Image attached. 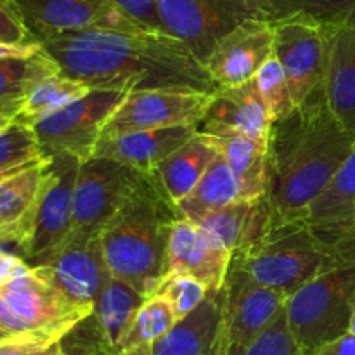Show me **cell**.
<instances>
[{"label": "cell", "instance_id": "obj_1", "mask_svg": "<svg viewBox=\"0 0 355 355\" xmlns=\"http://www.w3.org/2000/svg\"><path fill=\"white\" fill-rule=\"evenodd\" d=\"M61 75L90 89L146 92L189 90L217 94L207 66L180 40L146 30H87L42 42Z\"/></svg>", "mask_w": 355, "mask_h": 355}, {"label": "cell", "instance_id": "obj_2", "mask_svg": "<svg viewBox=\"0 0 355 355\" xmlns=\"http://www.w3.org/2000/svg\"><path fill=\"white\" fill-rule=\"evenodd\" d=\"M354 146L355 132L336 120L322 85L274 121L266 196L272 224L304 222Z\"/></svg>", "mask_w": 355, "mask_h": 355}, {"label": "cell", "instance_id": "obj_3", "mask_svg": "<svg viewBox=\"0 0 355 355\" xmlns=\"http://www.w3.org/2000/svg\"><path fill=\"white\" fill-rule=\"evenodd\" d=\"M177 207L151 175H142L99 234L111 276L153 297L168 274L166 255Z\"/></svg>", "mask_w": 355, "mask_h": 355}, {"label": "cell", "instance_id": "obj_4", "mask_svg": "<svg viewBox=\"0 0 355 355\" xmlns=\"http://www.w3.org/2000/svg\"><path fill=\"white\" fill-rule=\"evenodd\" d=\"M340 263L345 262L305 222L272 224L259 243L231 259L232 267L286 297Z\"/></svg>", "mask_w": 355, "mask_h": 355}, {"label": "cell", "instance_id": "obj_5", "mask_svg": "<svg viewBox=\"0 0 355 355\" xmlns=\"http://www.w3.org/2000/svg\"><path fill=\"white\" fill-rule=\"evenodd\" d=\"M355 302V262H345L314 277L286 298L284 312L302 355L349 333Z\"/></svg>", "mask_w": 355, "mask_h": 355}, {"label": "cell", "instance_id": "obj_6", "mask_svg": "<svg viewBox=\"0 0 355 355\" xmlns=\"http://www.w3.org/2000/svg\"><path fill=\"white\" fill-rule=\"evenodd\" d=\"M82 159L73 155L44 158L40 191L16 255L28 266L42 267L68 243L73 225V200Z\"/></svg>", "mask_w": 355, "mask_h": 355}, {"label": "cell", "instance_id": "obj_7", "mask_svg": "<svg viewBox=\"0 0 355 355\" xmlns=\"http://www.w3.org/2000/svg\"><path fill=\"white\" fill-rule=\"evenodd\" d=\"M166 35L182 42L201 62L239 24L266 19L257 0H156Z\"/></svg>", "mask_w": 355, "mask_h": 355}, {"label": "cell", "instance_id": "obj_8", "mask_svg": "<svg viewBox=\"0 0 355 355\" xmlns=\"http://www.w3.org/2000/svg\"><path fill=\"white\" fill-rule=\"evenodd\" d=\"M125 96L127 92L120 90L92 89L82 99L35 123L31 128L42 158L55 155H73L82 162L92 158L104 125Z\"/></svg>", "mask_w": 355, "mask_h": 355}, {"label": "cell", "instance_id": "obj_9", "mask_svg": "<svg viewBox=\"0 0 355 355\" xmlns=\"http://www.w3.org/2000/svg\"><path fill=\"white\" fill-rule=\"evenodd\" d=\"M142 175L144 173L110 158L92 156L80 163L69 239L87 241L99 238L104 225L120 210Z\"/></svg>", "mask_w": 355, "mask_h": 355}, {"label": "cell", "instance_id": "obj_10", "mask_svg": "<svg viewBox=\"0 0 355 355\" xmlns=\"http://www.w3.org/2000/svg\"><path fill=\"white\" fill-rule=\"evenodd\" d=\"M0 295L16 318L24 336L61 342L92 311L71 304L37 269L0 286Z\"/></svg>", "mask_w": 355, "mask_h": 355}, {"label": "cell", "instance_id": "obj_11", "mask_svg": "<svg viewBox=\"0 0 355 355\" xmlns=\"http://www.w3.org/2000/svg\"><path fill=\"white\" fill-rule=\"evenodd\" d=\"M214 96L189 90L130 92L106 121L101 139L158 128L198 127L203 121Z\"/></svg>", "mask_w": 355, "mask_h": 355}, {"label": "cell", "instance_id": "obj_12", "mask_svg": "<svg viewBox=\"0 0 355 355\" xmlns=\"http://www.w3.org/2000/svg\"><path fill=\"white\" fill-rule=\"evenodd\" d=\"M274 24V55L283 66L295 106L324 82L326 28L309 17H290Z\"/></svg>", "mask_w": 355, "mask_h": 355}, {"label": "cell", "instance_id": "obj_13", "mask_svg": "<svg viewBox=\"0 0 355 355\" xmlns=\"http://www.w3.org/2000/svg\"><path fill=\"white\" fill-rule=\"evenodd\" d=\"M35 42L87 30H141L111 3L90 0H14Z\"/></svg>", "mask_w": 355, "mask_h": 355}, {"label": "cell", "instance_id": "obj_14", "mask_svg": "<svg viewBox=\"0 0 355 355\" xmlns=\"http://www.w3.org/2000/svg\"><path fill=\"white\" fill-rule=\"evenodd\" d=\"M227 347L243 349L250 345L286 304V295L257 283L243 270L229 267L222 286Z\"/></svg>", "mask_w": 355, "mask_h": 355}, {"label": "cell", "instance_id": "obj_15", "mask_svg": "<svg viewBox=\"0 0 355 355\" xmlns=\"http://www.w3.org/2000/svg\"><path fill=\"white\" fill-rule=\"evenodd\" d=\"M37 269L71 304L94 311L97 297L111 279L99 238L69 239L45 266Z\"/></svg>", "mask_w": 355, "mask_h": 355}, {"label": "cell", "instance_id": "obj_16", "mask_svg": "<svg viewBox=\"0 0 355 355\" xmlns=\"http://www.w3.org/2000/svg\"><path fill=\"white\" fill-rule=\"evenodd\" d=\"M272 54L274 24L266 19H252L225 35L205 66L218 89H231L252 82Z\"/></svg>", "mask_w": 355, "mask_h": 355}, {"label": "cell", "instance_id": "obj_17", "mask_svg": "<svg viewBox=\"0 0 355 355\" xmlns=\"http://www.w3.org/2000/svg\"><path fill=\"white\" fill-rule=\"evenodd\" d=\"M231 259L232 253L200 225L186 218L173 222L166 255L168 274L189 276L205 284L208 291H220Z\"/></svg>", "mask_w": 355, "mask_h": 355}, {"label": "cell", "instance_id": "obj_18", "mask_svg": "<svg viewBox=\"0 0 355 355\" xmlns=\"http://www.w3.org/2000/svg\"><path fill=\"white\" fill-rule=\"evenodd\" d=\"M224 297L210 291L194 312L175 322L170 331L149 345L123 355H225Z\"/></svg>", "mask_w": 355, "mask_h": 355}, {"label": "cell", "instance_id": "obj_19", "mask_svg": "<svg viewBox=\"0 0 355 355\" xmlns=\"http://www.w3.org/2000/svg\"><path fill=\"white\" fill-rule=\"evenodd\" d=\"M326 28V99L336 120L355 132V21Z\"/></svg>", "mask_w": 355, "mask_h": 355}, {"label": "cell", "instance_id": "obj_20", "mask_svg": "<svg viewBox=\"0 0 355 355\" xmlns=\"http://www.w3.org/2000/svg\"><path fill=\"white\" fill-rule=\"evenodd\" d=\"M196 132L198 127H173L99 139L94 156L114 159L144 175H151L163 159L186 144Z\"/></svg>", "mask_w": 355, "mask_h": 355}, {"label": "cell", "instance_id": "obj_21", "mask_svg": "<svg viewBox=\"0 0 355 355\" xmlns=\"http://www.w3.org/2000/svg\"><path fill=\"white\" fill-rule=\"evenodd\" d=\"M198 130L215 139L222 158L241 182L250 200L267 196L269 180V144L255 141L234 128L201 121Z\"/></svg>", "mask_w": 355, "mask_h": 355}, {"label": "cell", "instance_id": "obj_22", "mask_svg": "<svg viewBox=\"0 0 355 355\" xmlns=\"http://www.w3.org/2000/svg\"><path fill=\"white\" fill-rule=\"evenodd\" d=\"M355 218V146L331 182L315 198L305 215V224L335 246L352 227Z\"/></svg>", "mask_w": 355, "mask_h": 355}, {"label": "cell", "instance_id": "obj_23", "mask_svg": "<svg viewBox=\"0 0 355 355\" xmlns=\"http://www.w3.org/2000/svg\"><path fill=\"white\" fill-rule=\"evenodd\" d=\"M203 121L234 128L255 141L269 144L274 118L257 90L255 80L220 89L208 106Z\"/></svg>", "mask_w": 355, "mask_h": 355}, {"label": "cell", "instance_id": "obj_24", "mask_svg": "<svg viewBox=\"0 0 355 355\" xmlns=\"http://www.w3.org/2000/svg\"><path fill=\"white\" fill-rule=\"evenodd\" d=\"M231 253L259 243L272 227L267 198L245 200L207 214L194 222Z\"/></svg>", "mask_w": 355, "mask_h": 355}, {"label": "cell", "instance_id": "obj_25", "mask_svg": "<svg viewBox=\"0 0 355 355\" xmlns=\"http://www.w3.org/2000/svg\"><path fill=\"white\" fill-rule=\"evenodd\" d=\"M220 155L211 135L198 130L186 144L163 159L151 177L173 205H179L198 186L214 159Z\"/></svg>", "mask_w": 355, "mask_h": 355}, {"label": "cell", "instance_id": "obj_26", "mask_svg": "<svg viewBox=\"0 0 355 355\" xmlns=\"http://www.w3.org/2000/svg\"><path fill=\"white\" fill-rule=\"evenodd\" d=\"M44 159L31 163L0 184V248H19L40 191Z\"/></svg>", "mask_w": 355, "mask_h": 355}, {"label": "cell", "instance_id": "obj_27", "mask_svg": "<svg viewBox=\"0 0 355 355\" xmlns=\"http://www.w3.org/2000/svg\"><path fill=\"white\" fill-rule=\"evenodd\" d=\"M245 200L250 198L246 196L241 182L229 168L222 155H218L189 196L177 205V214L180 218L196 222L210 211Z\"/></svg>", "mask_w": 355, "mask_h": 355}, {"label": "cell", "instance_id": "obj_28", "mask_svg": "<svg viewBox=\"0 0 355 355\" xmlns=\"http://www.w3.org/2000/svg\"><path fill=\"white\" fill-rule=\"evenodd\" d=\"M90 90L92 89L87 83L75 78H69V76L61 75V73L47 76L40 83H37L30 90V94L24 97L21 113L17 114V118L14 121L28 125V127H33L35 123H38L44 118L51 116L55 111L62 110L68 104L82 99Z\"/></svg>", "mask_w": 355, "mask_h": 355}, {"label": "cell", "instance_id": "obj_29", "mask_svg": "<svg viewBox=\"0 0 355 355\" xmlns=\"http://www.w3.org/2000/svg\"><path fill=\"white\" fill-rule=\"evenodd\" d=\"M267 21L290 19V17H309L322 26L355 21V0H257Z\"/></svg>", "mask_w": 355, "mask_h": 355}, {"label": "cell", "instance_id": "obj_30", "mask_svg": "<svg viewBox=\"0 0 355 355\" xmlns=\"http://www.w3.org/2000/svg\"><path fill=\"white\" fill-rule=\"evenodd\" d=\"M59 66L42 49L24 59H0V103L24 101L37 83L58 75Z\"/></svg>", "mask_w": 355, "mask_h": 355}, {"label": "cell", "instance_id": "obj_31", "mask_svg": "<svg viewBox=\"0 0 355 355\" xmlns=\"http://www.w3.org/2000/svg\"><path fill=\"white\" fill-rule=\"evenodd\" d=\"M177 321L179 319H177L172 305L165 297H162V295L148 297L141 311L135 315L130 329L125 335L118 355L132 352V350H137L141 347L156 342L166 331H170Z\"/></svg>", "mask_w": 355, "mask_h": 355}, {"label": "cell", "instance_id": "obj_32", "mask_svg": "<svg viewBox=\"0 0 355 355\" xmlns=\"http://www.w3.org/2000/svg\"><path fill=\"white\" fill-rule=\"evenodd\" d=\"M255 85L260 97L263 99L266 106L269 107L274 121L283 118L295 107L293 97H291L290 87H288L286 75H284L283 66L276 59V55H270L262 68L255 75Z\"/></svg>", "mask_w": 355, "mask_h": 355}, {"label": "cell", "instance_id": "obj_33", "mask_svg": "<svg viewBox=\"0 0 355 355\" xmlns=\"http://www.w3.org/2000/svg\"><path fill=\"white\" fill-rule=\"evenodd\" d=\"M44 159L33 128L12 121L0 130V170Z\"/></svg>", "mask_w": 355, "mask_h": 355}, {"label": "cell", "instance_id": "obj_34", "mask_svg": "<svg viewBox=\"0 0 355 355\" xmlns=\"http://www.w3.org/2000/svg\"><path fill=\"white\" fill-rule=\"evenodd\" d=\"M225 355H302L291 335L290 324H288L286 312H279L276 319L253 340L250 345L243 349H231L227 347Z\"/></svg>", "mask_w": 355, "mask_h": 355}, {"label": "cell", "instance_id": "obj_35", "mask_svg": "<svg viewBox=\"0 0 355 355\" xmlns=\"http://www.w3.org/2000/svg\"><path fill=\"white\" fill-rule=\"evenodd\" d=\"M208 293L210 291L200 281L179 274H168L156 291V295H162L170 302L179 321L196 311L207 300Z\"/></svg>", "mask_w": 355, "mask_h": 355}, {"label": "cell", "instance_id": "obj_36", "mask_svg": "<svg viewBox=\"0 0 355 355\" xmlns=\"http://www.w3.org/2000/svg\"><path fill=\"white\" fill-rule=\"evenodd\" d=\"M107 2L141 30L166 33L156 0H107Z\"/></svg>", "mask_w": 355, "mask_h": 355}, {"label": "cell", "instance_id": "obj_37", "mask_svg": "<svg viewBox=\"0 0 355 355\" xmlns=\"http://www.w3.org/2000/svg\"><path fill=\"white\" fill-rule=\"evenodd\" d=\"M0 42L7 44H26L35 42L30 37L14 0H0Z\"/></svg>", "mask_w": 355, "mask_h": 355}, {"label": "cell", "instance_id": "obj_38", "mask_svg": "<svg viewBox=\"0 0 355 355\" xmlns=\"http://www.w3.org/2000/svg\"><path fill=\"white\" fill-rule=\"evenodd\" d=\"M0 355H62L61 342L14 338L0 343Z\"/></svg>", "mask_w": 355, "mask_h": 355}, {"label": "cell", "instance_id": "obj_39", "mask_svg": "<svg viewBox=\"0 0 355 355\" xmlns=\"http://www.w3.org/2000/svg\"><path fill=\"white\" fill-rule=\"evenodd\" d=\"M30 269L31 267L21 257H17L16 253L0 248V286L16 279V277L23 276Z\"/></svg>", "mask_w": 355, "mask_h": 355}, {"label": "cell", "instance_id": "obj_40", "mask_svg": "<svg viewBox=\"0 0 355 355\" xmlns=\"http://www.w3.org/2000/svg\"><path fill=\"white\" fill-rule=\"evenodd\" d=\"M42 45L38 42H26V44H7L0 42V59H24L38 54Z\"/></svg>", "mask_w": 355, "mask_h": 355}, {"label": "cell", "instance_id": "obj_41", "mask_svg": "<svg viewBox=\"0 0 355 355\" xmlns=\"http://www.w3.org/2000/svg\"><path fill=\"white\" fill-rule=\"evenodd\" d=\"M318 355H355V335L347 333L342 338L335 340L319 350Z\"/></svg>", "mask_w": 355, "mask_h": 355}, {"label": "cell", "instance_id": "obj_42", "mask_svg": "<svg viewBox=\"0 0 355 355\" xmlns=\"http://www.w3.org/2000/svg\"><path fill=\"white\" fill-rule=\"evenodd\" d=\"M333 250L338 253V257L343 262H355V218L352 227H350L349 232L333 246Z\"/></svg>", "mask_w": 355, "mask_h": 355}, {"label": "cell", "instance_id": "obj_43", "mask_svg": "<svg viewBox=\"0 0 355 355\" xmlns=\"http://www.w3.org/2000/svg\"><path fill=\"white\" fill-rule=\"evenodd\" d=\"M0 329H2V331H6V333H9V335H12V336L28 338V336H24L23 331H21V328H19V324H17L16 318L12 315L10 309L7 307V304H6V300L2 298V295H0Z\"/></svg>", "mask_w": 355, "mask_h": 355}, {"label": "cell", "instance_id": "obj_44", "mask_svg": "<svg viewBox=\"0 0 355 355\" xmlns=\"http://www.w3.org/2000/svg\"><path fill=\"white\" fill-rule=\"evenodd\" d=\"M37 162H38V159H37ZM31 163H35V162H31ZM31 163H26V165H19V166H12V168H3V170H0V184H2L3 180L9 179V177L16 175L17 172H21V170H24V168H26V166H30Z\"/></svg>", "mask_w": 355, "mask_h": 355}, {"label": "cell", "instance_id": "obj_45", "mask_svg": "<svg viewBox=\"0 0 355 355\" xmlns=\"http://www.w3.org/2000/svg\"><path fill=\"white\" fill-rule=\"evenodd\" d=\"M62 355H99V354L83 352V350H66V349H62Z\"/></svg>", "mask_w": 355, "mask_h": 355}, {"label": "cell", "instance_id": "obj_46", "mask_svg": "<svg viewBox=\"0 0 355 355\" xmlns=\"http://www.w3.org/2000/svg\"><path fill=\"white\" fill-rule=\"evenodd\" d=\"M14 338H19V336H12V335H9V333H6V331H2V329H0V343L9 342V340H14Z\"/></svg>", "mask_w": 355, "mask_h": 355}, {"label": "cell", "instance_id": "obj_47", "mask_svg": "<svg viewBox=\"0 0 355 355\" xmlns=\"http://www.w3.org/2000/svg\"><path fill=\"white\" fill-rule=\"evenodd\" d=\"M349 333H354V335H355V302H354V307H352V318H350Z\"/></svg>", "mask_w": 355, "mask_h": 355}, {"label": "cell", "instance_id": "obj_48", "mask_svg": "<svg viewBox=\"0 0 355 355\" xmlns=\"http://www.w3.org/2000/svg\"><path fill=\"white\" fill-rule=\"evenodd\" d=\"M10 123H12V120H7V118L0 116V130H2V128H6L7 125H10Z\"/></svg>", "mask_w": 355, "mask_h": 355}, {"label": "cell", "instance_id": "obj_49", "mask_svg": "<svg viewBox=\"0 0 355 355\" xmlns=\"http://www.w3.org/2000/svg\"><path fill=\"white\" fill-rule=\"evenodd\" d=\"M90 2H97V3H110L107 0H90Z\"/></svg>", "mask_w": 355, "mask_h": 355}]
</instances>
